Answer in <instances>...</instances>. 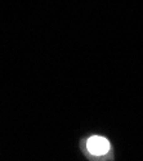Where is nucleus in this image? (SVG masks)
<instances>
[{
  "mask_svg": "<svg viewBox=\"0 0 143 161\" xmlns=\"http://www.w3.org/2000/svg\"><path fill=\"white\" fill-rule=\"evenodd\" d=\"M86 148L94 156H103L110 151V142L103 137L94 136V137H90L88 139Z\"/></svg>",
  "mask_w": 143,
  "mask_h": 161,
  "instance_id": "1",
  "label": "nucleus"
}]
</instances>
